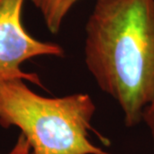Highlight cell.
<instances>
[{
	"mask_svg": "<svg viewBox=\"0 0 154 154\" xmlns=\"http://www.w3.org/2000/svg\"><path fill=\"white\" fill-rule=\"evenodd\" d=\"M85 35L88 71L138 125L154 100V0H95Z\"/></svg>",
	"mask_w": 154,
	"mask_h": 154,
	"instance_id": "6da1fadb",
	"label": "cell"
},
{
	"mask_svg": "<svg viewBox=\"0 0 154 154\" xmlns=\"http://www.w3.org/2000/svg\"><path fill=\"white\" fill-rule=\"evenodd\" d=\"M95 111L87 93L45 97L23 79L0 83V125L19 128L33 154H113L89 139Z\"/></svg>",
	"mask_w": 154,
	"mask_h": 154,
	"instance_id": "7a4b0ae2",
	"label": "cell"
},
{
	"mask_svg": "<svg viewBox=\"0 0 154 154\" xmlns=\"http://www.w3.org/2000/svg\"><path fill=\"white\" fill-rule=\"evenodd\" d=\"M25 0H0V83L23 79L43 87L36 73L25 72L21 64L40 56L64 57L61 45L30 35L21 15Z\"/></svg>",
	"mask_w": 154,
	"mask_h": 154,
	"instance_id": "3957f363",
	"label": "cell"
},
{
	"mask_svg": "<svg viewBox=\"0 0 154 154\" xmlns=\"http://www.w3.org/2000/svg\"><path fill=\"white\" fill-rule=\"evenodd\" d=\"M42 15L47 29L52 34L59 33L70 10L81 0H30Z\"/></svg>",
	"mask_w": 154,
	"mask_h": 154,
	"instance_id": "277c9868",
	"label": "cell"
},
{
	"mask_svg": "<svg viewBox=\"0 0 154 154\" xmlns=\"http://www.w3.org/2000/svg\"><path fill=\"white\" fill-rule=\"evenodd\" d=\"M7 154H33V151L27 139L20 133L16 142L14 144L13 148Z\"/></svg>",
	"mask_w": 154,
	"mask_h": 154,
	"instance_id": "5b68a950",
	"label": "cell"
},
{
	"mask_svg": "<svg viewBox=\"0 0 154 154\" xmlns=\"http://www.w3.org/2000/svg\"><path fill=\"white\" fill-rule=\"evenodd\" d=\"M147 126L150 132V136L152 140V146L154 151V100L150 103V105L147 107L143 114V121Z\"/></svg>",
	"mask_w": 154,
	"mask_h": 154,
	"instance_id": "8992f818",
	"label": "cell"
}]
</instances>
